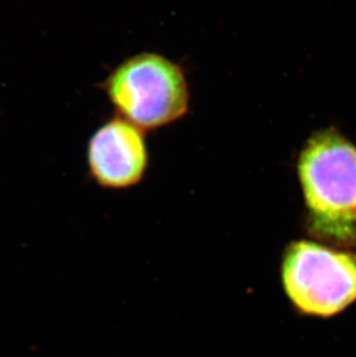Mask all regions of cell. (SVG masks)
I'll return each mask as SVG.
<instances>
[{
    "instance_id": "1",
    "label": "cell",
    "mask_w": 356,
    "mask_h": 357,
    "mask_svg": "<svg viewBox=\"0 0 356 357\" xmlns=\"http://www.w3.org/2000/svg\"><path fill=\"white\" fill-rule=\"evenodd\" d=\"M297 175L311 233L339 244L356 243V146L329 128L310 137Z\"/></svg>"
},
{
    "instance_id": "2",
    "label": "cell",
    "mask_w": 356,
    "mask_h": 357,
    "mask_svg": "<svg viewBox=\"0 0 356 357\" xmlns=\"http://www.w3.org/2000/svg\"><path fill=\"white\" fill-rule=\"evenodd\" d=\"M118 115L142 131L172 124L188 112L185 72L162 54L142 52L118 65L105 81Z\"/></svg>"
},
{
    "instance_id": "3",
    "label": "cell",
    "mask_w": 356,
    "mask_h": 357,
    "mask_svg": "<svg viewBox=\"0 0 356 357\" xmlns=\"http://www.w3.org/2000/svg\"><path fill=\"white\" fill-rule=\"evenodd\" d=\"M283 288L303 314L329 317L356 300V256L299 241L283 257Z\"/></svg>"
},
{
    "instance_id": "4",
    "label": "cell",
    "mask_w": 356,
    "mask_h": 357,
    "mask_svg": "<svg viewBox=\"0 0 356 357\" xmlns=\"http://www.w3.org/2000/svg\"><path fill=\"white\" fill-rule=\"evenodd\" d=\"M88 167L105 189H128L142 182L148 168L144 131L121 117L107 121L91 135Z\"/></svg>"
}]
</instances>
